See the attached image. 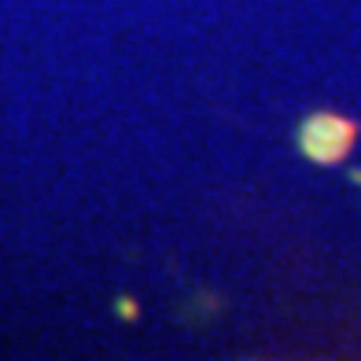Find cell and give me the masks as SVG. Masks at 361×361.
<instances>
[{
  "label": "cell",
  "mask_w": 361,
  "mask_h": 361,
  "mask_svg": "<svg viewBox=\"0 0 361 361\" xmlns=\"http://www.w3.org/2000/svg\"><path fill=\"white\" fill-rule=\"evenodd\" d=\"M357 140V126L350 118H343V114H310L299 129V147L306 159L321 162V166H336L350 155V147Z\"/></svg>",
  "instance_id": "obj_1"
}]
</instances>
